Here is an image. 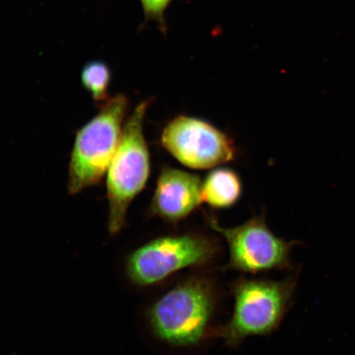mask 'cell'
Returning a JSON list of instances; mask_svg holds the SVG:
<instances>
[{
    "label": "cell",
    "instance_id": "30bf717a",
    "mask_svg": "<svg viewBox=\"0 0 355 355\" xmlns=\"http://www.w3.org/2000/svg\"><path fill=\"white\" fill-rule=\"evenodd\" d=\"M110 82L111 70L105 62L95 60L84 65L81 72V83L95 101L105 103L110 99Z\"/></svg>",
    "mask_w": 355,
    "mask_h": 355
},
{
    "label": "cell",
    "instance_id": "6da1fadb",
    "mask_svg": "<svg viewBox=\"0 0 355 355\" xmlns=\"http://www.w3.org/2000/svg\"><path fill=\"white\" fill-rule=\"evenodd\" d=\"M299 274L283 281L239 277L230 285L234 298L232 318L225 325L211 329L208 339L220 338L237 348L251 336L272 334L290 310L298 286Z\"/></svg>",
    "mask_w": 355,
    "mask_h": 355
},
{
    "label": "cell",
    "instance_id": "8992f818",
    "mask_svg": "<svg viewBox=\"0 0 355 355\" xmlns=\"http://www.w3.org/2000/svg\"><path fill=\"white\" fill-rule=\"evenodd\" d=\"M207 217L208 225L224 238L229 248V260L221 270L257 274L294 268L291 252L298 242L277 236L268 227L263 215L230 228L223 227L213 217Z\"/></svg>",
    "mask_w": 355,
    "mask_h": 355
},
{
    "label": "cell",
    "instance_id": "5b68a950",
    "mask_svg": "<svg viewBox=\"0 0 355 355\" xmlns=\"http://www.w3.org/2000/svg\"><path fill=\"white\" fill-rule=\"evenodd\" d=\"M218 252V244L206 235H165L133 251L126 261V274L137 286H153L182 270L211 263Z\"/></svg>",
    "mask_w": 355,
    "mask_h": 355
},
{
    "label": "cell",
    "instance_id": "ba28073f",
    "mask_svg": "<svg viewBox=\"0 0 355 355\" xmlns=\"http://www.w3.org/2000/svg\"><path fill=\"white\" fill-rule=\"evenodd\" d=\"M202 181L193 173L179 168H162L149 208L150 216L170 224L188 218L201 206Z\"/></svg>",
    "mask_w": 355,
    "mask_h": 355
},
{
    "label": "cell",
    "instance_id": "8fae6325",
    "mask_svg": "<svg viewBox=\"0 0 355 355\" xmlns=\"http://www.w3.org/2000/svg\"><path fill=\"white\" fill-rule=\"evenodd\" d=\"M173 0H140L143 7L145 21H154L158 24L159 31L164 34L167 33L166 11Z\"/></svg>",
    "mask_w": 355,
    "mask_h": 355
},
{
    "label": "cell",
    "instance_id": "52a82bcc",
    "mask_svg": "<svg viewBox=\"0 0 355 355\" xmlns=\"http://www.w3.org/2000/svg\"><path fill=\"white\" fill-rule=\"evenodd\" d=\"M163 148L185 166L207 170L232 162L234 141L202 119L180 115L167 124L161 136Z\"/></svg>",
    "mask_w": 355,
    "mask_h": 355
},
{
    "label": "cell",
    "instance_id": "277c9868",
    "mask_svg": "<svg viewBox=\"0 0 355 355\" xmlns=\"http://www.w3.org/2000/svg\"><path fill=\"white\" fill-rule=\"evenodd\" d=\"M128 108L126 96L111 97L102 105L100 112L78 131L69 162L70 194L98 184L107 172L121 140Z\"/></svg>",
    "mask_w": 355,
    "mask_h": 355
},
{
    "label": "cell",
    "instance_id": "7a4b0ae2",
    "mask_svg": "<svg viewBox=\"0 0 355 355\" xmlns=\"http://www.w3.org/2000/svg\"><path fill=\"white\" fill-rule=\"evenodd\" d=\"M216 303L214 282L191 277L154 302L146 317L157 339L174 347H192L208 339Z\"/></svg>",
    "mask_w": 355,
    "mask_h": 355
},
{
    "label": "cell",
    "instance_id": "9c48e42d",
    "mask_svg": "<svg viewBox=\"0 0 355 355\" xmlns=\"http://www.w3.org/2000/svg\"><path fill=\"white\" fill-rule=\"evenodd\" d=\"M242 193L241 177L230 168H214L202 181V202L213 209L232 207L241 199Z\"/></svg>",
    "mask_w": 355,
    "mask_h": 355
},
{
    "label": "cell",
    "instance_id": "3957f363",
    "mask_svg": "<svg viewBox=\"0 0 355 355\" xmlns=\"http://www.w3.org/2000/svg\"><path fill=\"white\" fill-rule=\"evenodd\" d=\"M149 105L150 100H146L132 111L107 170L106 190L111 235L119 234L125 227L128 207L144 189L149 179L150 157L144 133Z\"/></svg>",
    "mask_w": 355,
    "mask_h": 355
}]
</instances>
